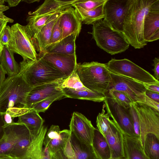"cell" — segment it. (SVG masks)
I'll return each instance as SVG.
<instances>
[{
	"mask_svg": "<svg viewBox=\"0 0 159 159\" xmlns=\"http://www.w3.org/2000/svg\"><path fill=\"white\" fill-rule=\"evenodd\" d=\"M14 122L4 126L5 134L0 140V155L10 154L16 142V136Z\"/></svg>",
	"mask_w": 159,
	"mask_h": 159,
	"instance_id": "4dcf8cb0",
	"label": "cell"
},
{
	"mask_svg": "<svg viewBox=\"0 0 159 159\" xmlns=\"http://www.w3.org/2000/svg\"><path fill=\"white\" fill-rule=\"evenodd\" d=\"M44 120L35 111H29L18 116L17 123L24 125L28 129L33 139L39 132L43 125Z\"/></svg>",
	"mask_w": 159,
	"mask_h": 159,
	"instance_id": "603a6c76",
	"label": "cell"
},
{
	"mask_svg": "<svg viewBox=\"0 0 159 159\" xmlns=\"http://www.w3.org/2000/svg\"><path fill=\"white\" fill-rule=\"evenodd\" d=\"M103 102L107 113L123 134L138 139L134 131L129 107L120 105L108 97L106 96Z\"/></svg>",
	"mask_w": 159,
	"mask_h": 159,
	"instance_id": "9c48e42d",
	"label": "cell"
},
{
	"mask_svg": "<svg viewBox=\"0 0 159 159\" xmlns=\"http://www.w3.org/2000/svg\"><path fill=\"white\" fill-rule=\"evenodd\" d=\"M104 3L96 8L89 11L84 10L79 8H74L80 16L83 23L93 25L96 22L104 18Z\"/></svg>",
	"mask_w": 159,
	"mask_h": 159,
	"instance_id": "1f68e13d",
	"label": "cell"
},
{
	"mask_svg": "<svg viewBox=\"0 0 159 159\" xmlns=\"http://www.w3.org/2000/svg\"><path fill=\"white\" fill-rule=\"evenodd\" d=\"M4 125L3 116L0 114V140L4 135L5 132L4 129Z\"/></svg>",
	"mask_w": 159,
	"mask_h": 159,
	"instance_id": "bcb514c9",
	"label": "cell"
},
{
	"mask_svg": "<svg viewBox=\"0 0 159 159\" xmlns=\"http://www.w3.org/2000/svg\"><path fill=\"white\" fill-rule=\"evenodd\" d=\"M70 134L69 130H61L58 125H52L47 132L43 145L47 147L52 154L55 153L65 147Z\"/></svg>",
	"mask_w": 159,
	"mask_h": 159,
	"instance_id": "ac0fdd59",
	"label": "cell"
},
{
	"mask_svg": "<svg viewBox=\"0 0 159 159\" xmlns=\"http://www.w3.org/2000/svg\"><path fill=\"white\" fill-rule=\"evenodd\" d=\"M77 36L76 34L69 35L48 47L45 52L69 55H76L75 40Z\"/></svg>",
	"mask_w": 159,
	"mask_h": 159,
	"instance_id": "cb8c5ba5",
	"label": "cell"
},
{
	"mask_svg": "<svg viewBox=\"0 0 159 159\" xmlns=\"http://www.w3.org/2000/svg\"><path fill=\"white\" fill-rule=\"evenodd\" d=\"M11 27L6 25L0 35V41L4 46H8L10 39Z\"/></svg>",
	"mask_w": 159,
	"mask_h": 159,
	"instance_id": "ab89813d",
	"label": "cell"
},
{
	"mask_svg": "<svg viewBox=\"0 0 159 159\" xmlns=\"http://www.w3.org/2000/svg\"><path fill=\"white\" fill-rule=\"evenodd\" d=\"M105 106L103 103L101 113H99L96 119V125L98 129L105 137L109 128L111 120L108 113H106L104 109Z\"/></svg>",
	"mask_w": 159,
	"mask_h": 159,
	"instance_id": "836d02e7",
	"label": "cell"
},
{
	"mask_svg": "<svg viewBox=\"0 0 159 159\" xmlns=\"http://www.w3.org/2000/svg\"><path fill=\"white\" fill-rule=\"evenodd\" d=\"M21 1H23L27 2L28 3H33L35 2H38L39 1V0H23Z\"/></svg>",
	"mask_w": 159,
	"mask_h": 159,
	"instance_id": "f5cc1de1",
	"label": "cell"
},
{
	"mask_svg": "<svg viewBox=\"0 0 159 159\" xmlns=\"http://www.w3.org/2000/svg\"><path fill=\"white\" fill-rule=\"evenodd\" d=\"M7 23L5 20L0 19V35L3 29L7 25Z\"/></svg>",
	"mask_w": 159,
	"mask_h": 159,
	"instance_id": "816d5d0a",
	"label": "cell"
},
{
	"mask_svg": "<svg viewBox=\"0 0 159 159\" xmlns=\"http://www.w3.org/2000/svg\"><path fill=\"white\" fill-rule=\"evenodd\" d=\"M105 137L110 148L111 158L125 157L123 134L112 120Z\"/></svg>",
	"mask_w": 159,
	"mask_h": 159,
	"instance_id": "ffe728a7",
	"label": "cell"
},
{
	"mask_svg": "<svg viewBox=\"0 0 159 159\" xmlns=\"http://www.w3.org/2000/svg\"><path fill=\"white\" fill-rule=\"evenodd\" d=\"M6 72L0 64V86L6 79Z\"/></svg>",
	"mask_w": 159,
	"mask_h": 159,
	"instance_id": "c3c4849f",
	"label": "cell"
},
{
	"mask_svg": "<svg viewBox=\"0 0 159 159\" xmlns=\"http://www.w3.org/2000/svg\"><path fill=\"white\" fill-rule=\"evenodd\" d=\"M123 135L125 158L128 159H150L145 154L143 146L139 140Z\"/></svg>",
	"mask_w": 159,
	"mask_h": 159,
	"instance_id": "d4e9b609",
	"label": "cell"
},
{
	"mask_svg": "<svg viewBox=\"0 0 159 159\" xmlns=\"http://www.w3.org/2000/svg\"><path fill=\"white\" fill-rule=\"evenodd\" d=\"M52 154L48 148L44 146L40 159H51Z\"/></svg>",
	"mask_w": 159,
	"mask_h": 159,
	"instance_id": "ee69618b",
	"label": "cell"
},
{
	"mask_svg": "<svg viewBox=\"0 0 159 159\" xmlns=\"http://www.w3.org/2000/svg\"><path fill=\"white\" fill-rule=\"evenodd\" d=\"M106 96L111 98L118 104L126 108L129 107L134 103L125 93L114 89H110Z\"/></svg>",
	"mask_w": 159,
	"mask_h": 159,
	"instance_id": "e575fe53",
	"label": "cell"
},
{
	"mask_svg": "<svg viewBox=\"0 0 159 159\" xmlns=\"http://www.w3.org/2000/svg\"><path fill=\"white\" fill-rule=\"evenodd\" d=\"M107 0H75L72 3V7L79 8L85 11L94 9L104 3Z\"/></svg>",
	"mask_w": 159,
	"mask_h": 159,
	"instance_id": "8d00e7d4",
	"label": "cell"
},
{
	"mask_svg": "<svg viewBox=\"0 0 159 159\" xmlns=\"http://www.w3.org/2000/svg\"><path fill=\"white\" fill-rule=\"evenodd\" d=\"M5 2L4 0H0V19L7 22L12 23L14 20L6 16L3 13L9 8L8 6L4 5Z\"/></svg>",
	"mask_w": 159,
	"mask_h": 159,
	"instance_id": "60d3db41",
	"label": "cell"
},
{
	"mask_svg": "<svg viewBox=\"0 0 159 159\" xmlns=\"http://www.w3.org/2000/svg\"><path fill=\"white\" fill-rule=\"evenodd\" d=\"M19 65V74L33 88L67 78L52 64L39 57L35 61L23 60Z\"/></svg>",
	"mask_w": 159,
	"mask_h": 159,
	"instance_id": "3957f363",
	"label": "cell"
},
{
	"mask_svg": "<svg viewBox=\"0 0 159 159\" xmlns=\"http://www.w3.org/2000/svg\"><path fill=\"white\" fill-rule=\"evenodd\" d=\"M129 0H107L104 4L103 20L114 29L121 32Z\"/></svg>",
	"mask_w": 159,
	"mask_h": 159,
	"instance_id": "4fadbf2b",
	"label": "cell"
},
{
	"mask_svg": "<svg viewBox=\"0 0 159 159\" xmlns=\"http://www.w3.org/2000/svg\"><path fill=\"white\" fill-rule=\"evenodd\" d=\"M153 63L152 65L154 68L152 70L154 72V77L158 81L159 78V58L158 57H155L153 60Z\"/></svg>",
	"mask_w": 159,
	"mask_h": 159,
	"instance_id": "b9f144b4",
	"label": "cell"
},
{
	"mask_svg": "<svg viewBox=\"0 0 159 159\" xmlns=\"http://www.w3.org/2000/svg\"><path fill=\"white\" fill-rule=\"evenodd\" d=\"M51 159H57L52 154L51 156Z\"/></svg>",
	"mask_w": 159,
	"mask_h": 159,
	"instance_id": "9f6ffc18",
	"label": "cell"
},
{
	"mask_svg": "<svg viewBox=\"0 0 159 159\" xmlns=\"http://www.w3.org/2000/svg\"><path fill=\"white\" fill-rule=\"evenodd\" d=\"M62 80L33 87L28 94L24 108L29 109L43 100L63 93L60 87Z\"/></svg>",
	"mask_w": 159,
	"mask_h": 159,
	"instance_id": "e0dca14e",
	"label": "cell"
},
{
	"mask_svg": "<svg viewBox=\"0 0 159 159\" xmlns=\"http://www.w3.org/2000/svg\"><path fill=\"white\" fill-rule=\"evenodd\" d=\"M16 140L10 154L18 159L25 155L33 140L30 131L23 124L14 123Z\"/></svg>",
	"mask_w": 159,
	"mask_h": 159,
	"instance_id": "44dd1931",
	"label": "cell"
},
{
	"mask_svg": "<svg viewBox=\"0 0 159 159\" xmlns=\"http://www.w3.org/2000/svg\"><path fill=\"white\" fill-rule=\"evenodd\" d=\"M91 34L97 45L111 55L125 52L130 45L122 32L114 29L102 19L93 24Z\"/></svg>",
	"mask_w": 159,
	"mask_h": 159,
	"instance_id": "5b68a950",
	"label": "cell"
},
{
	"mask_svg": "<svg viewBox=\"0 0 159 159\" xmlns=\"http://www.w3.org/2000/svg\"><path fill=\"white\" fill-rule=\"evenodd\" d=\"M10 39L8 45L14 53L21 55L23 60L35 61L39 58L35 48L25 26L16 23L11 26Z\"/></svg>",
	"mask_w": 159,
	"mask_h": 159,
	"instance_id": "8992f818",
	"label": "cell"
},
{
	"mask_svg": "<svg viewBox=\"0 0 159 159\" xmlns=\"http://www.w3.org/2000/svg\"><path fill=\"white\" fill-rule=\"evenodd\" d=\"M0 159H18L14 157L10 154H6L0 155Z\"/></svg>",
	"mask_w": 159,
	"mask_h": 159,
	"instance_id": "f907efd6",
	"label": "cell"
},
{
	"mask_svg": "<svg viewBox=\"0 0 159 159\" xmlns=\"http://www.w3.org/2000/svg\"><path fill=\"white\" fill-rule=\"evenodd\" d=\"M65 97L63 93L48 98L32 105L29 108L35 111L38 113L45 112L54 101Z\"/></svg>",
	"mask_w": 159,
	"mask_h": 159,
	"instance_id": "d590c367",
	"label": "cell"
},
{
	"mask_svg": "<svg viewBox=\"0 0 159 159\" xmlns=\"http://www.w3.org/2000/svg\"><path fill=\"white\" fill-rule=\"evenodd\" d=\"M143 148L150 159H159V138L155 134L149 133L146 135Z\"/></svg>",
	"mask_w": 159,
	"mask_h": 159,
	"instance_id": "d6a6232c",
	"label": "cell"
},
{
	"mask_svg": "<svg viewBox=\"0 0 159 159\" xmlns=\"http://www.w3.org/2000/svg\"><path fill=\"white\" fill-rule=\"evenodd\" d=\"M145 93L149 98L159 103V94L158 93L147 90Z\"/></svg>",
	"mask_w": 159,
	"mask_h": 159,
	"instance_id": "f6af8a7d",
	"label": "cell"
},
{
	"mask_svg": "<svg viewBox=\"0 0 159 159\" xmlns=\"http://www.w3.org/2000/svg\"><path fill=\"white\" fill-rule=\"evenodd\" d=\"M21 1V0H4L5 2H7L8 3L9 7H12L17 6Z\"/></svg>",
	"mask_w": 159,
	"mask_h": 159,
	"instance_id": "681fc988",
	"label": "cell"
},
{
	"mask_svg": "<svg viewBox=\"0 0 159 159\" xmlns=\"http://www.w3.org/2000/svg\"><path fill=\"white\" fill-rule=\"evenodd\" d=\"M52 154L57 159H99L92 145L81 141L71 132L65 147Z\"/></svg>",
	"mask_w": 159,
	"mask_h": 159,
	"instance_id": "7c38bea8",
	"label": "cell"
},
{
	"mask_svg": "<svg viewBox=\"0 0 159 159\" xmlns=\"http://www.w3.org/2000/svg\"><path fill=\"white\" fill-rule=\"evenodd\" d=\"M109 159H128L127 158H126L125 157H123V158H111Z\"/></svg>",
	"mask_w": 159,
	"mask_h": 159,
	"instance_id": "11a10c76",
	"label": "cell"
},
{
	"mask_svg": "<svg viewBox=\"0 0 159 159\" xmlns=\"http://www.w3.org/2000/svg\"><path fill=\"white\" fill-rule=\"evenodd\" d=\"M77 73L83 85L90 90L107 94L111 83V73L106 64L97 61L78 63Z\"/></svg>",
	"mask_w": 159,
	"mask_h": 159,
	"instance_id": "277c9868",
	"label": "cell"
},
{
	"mask_svg": "<svg viewBox=\"0 0 159 159\" xmlns=\"http://www.w3.org/2000/svg\"><path fill=\"white\" fill-rule=\"evenodd\" d=\"M3 116L4 125L10 124L14 122L13 121L14 118L12 117L10 114L6 113Z\"/></svg>",
	"mask_w": 159,
	"mask_h": 159,
	"instance_id": "7dc6e473",
	"label": "cell"
},
{
	"mask_svg": "<svg viewBox=\"0 0 159 159\" xmlns=\"http://www.w3.org/2000/svg\"><path fill=\"white\" fill-rule=\"evenodd\" d=\"M69 126L70 132L80 140L92 145L95 128L84 115L78 112H73Z\"/></svg>",
	"mask_w": 159,
	"mask_h": 159,
	"instance_id": "5bb4252c",
	"label": "cell"
},
{
	"mask_svg": "<svg viewBox=\"0 0 159 159\" xmlns=\"http://www.w3.org/2000/svg\"><path fill=\"white\" fill-rule=\"evenodd\" d=\"M4 46L1 43L0 41V54L2 51Z\"/></svg>",
	"mask_w": 159,
	"mask_h": 159,
	"instance_id": "db71d44e",
	"label": "cell"
},
{
	"mask_svg": "<svg viewBox=\"0 0 159 159\" xmlns=\"http://www.w3.org/2000/svg\"><path fill=\"white\" fill-rule=\"evenodd\" d=\"M143 84L147 90L159 93V82L151 84Z\"/></svg>",
	"mask_w": 159,
	"mask_h": 159,
	"instance_id": "7bdbcfd3",
	"label": "cell"
},
{
	"mask_svg": "<svg viewBox=\"0 0 159 159\" xmlns=\"http://www.w3.org/2000/svg\"><path fill=\"white\" fill-rule=\"evenodd\" d=\"M92 146L95 153L99 159H109L111 158L110 148L106 138L96 128Z\"/></svg>",
	"mask_w": 159,
	"mask_h": 159,
	"instance_id": "f546056e",
	"label": "cell"
},
{
	"mask_svg": "<svg viewBox=\"0 0 159 159\" xmlns=\"http://www.w3.org/2000/svg\"><path fill=\"white\" fill-rule=\"evenodd\" d=\"M48 129L43 125L34 139L24 156L21 159H40L43 148V142Z\"/></svg>",
	"mask_w": 159,
	"mask_h": 159,
	"instance_id": "f1b7e54d",
	"label": "cell"
},
{
	"mask_svg": "<svg viewBox=\"0 0 159 159\" xmlns=\"http://www.w3.org/2000/svg\"><path fill=\"white\" fill-rule=\"evenodd\" d=\"M143 35L147 43L159 39V0H156L145 16Z\"/></svg>",
	"mask_w": 159,
	"mask_h": 159,
	"instance_id": "2e32d148",
	"label": "cell"
},
{
	"mask_svg": "<svg viewBox=\"0 0 159 159\" xmlns=\"http://www.w3.org/2000/svg\"><path fill=\"white\" fill-rule=\"evenodd\" d=\"M111 76L112 80L109 90L113 89L124 93L133 103L145 104L148 96L145 93L147 89L143 83L111 73Z\"/></svg>",
	"mask_w": 159,
	"mask_h": 159,
	"instance_id": "8fae6325",
	"label": "cell"
},
{
	"mask_svg": "<svg viewBox=\"0 0 159 159\" xmlns=\"http://www.w3.org/2000/svg\"><path fill=\"white\" fill-rule=\"evenodd\" d=\"M156 0H129L124 16L122 33L130 45L140 49L147 43L143 37L144 18Z\"/></svg>",
	"mask_w": 159,
	"mask_h": 159,
	"instance_id": "6da1fadb",
	"label": "cell"
},
{
	"mask_svg": "<svg viewBox=\"0 0 159 159\" xmlns=\"http://www.w3.org/2000/svg\"><path fill=\"white\" fill-rule=\"evenodd\" d=\"M129 111L132 119L134 131L139 139L140 134L139 121L138 114L133 104L129 107Z\"/></svg>",
	"mask_w": 159,
	"mask_h": 159,
	"instance_id": "f35d334b",
	"label": "cell"
},
{
	"mask_svg": "<svg viewBox=\"0 0 159 159\" xmlns=\"http://www.w3.org/2000/svg\"><path fill=\"white\" fill-rule=\"evenodd\" d=\"M33 88L19 74L8 76L0 86V114L11 116L24 108Z\"/></svg>",
	"mask_w": 159,
	"mask_h": 159,
	"instance_id": "7a4b0ae2",
	"label": "cell"
},
{
	"mask_svg": "<svg viewBox=\"0 0 159 159\" xmlns=\"http://www.w3.org/2000/svg\"><path fill=\"white\" fill-rule=\"evenodd\" d=\"M38 55L39 57L52 64L67 77L75 71L78 64L76 55L45 52Z\"/></svg>",
	"mask_w": 159,
	"mask_h": 159,
	"instance_id": "9a60e30c",
	"label": "cell"
},
{
	"mask_svg": "<svg viewBox=\"0 0 159 159\" xmlns=\"http://www.w3.org/2000/svg\"><path fill=\"white\" fill-rule=\"evenodd\" d=\"M14 54L8 46H4L0 54V64L8 76L16 75L19 73V65L15 61Z\"/></svg>",
	"mask_w": 159,
	"mask_h": 159,
	"instance_id": "4316f807",
	"label": "cell"
},
{
	"mask_svg": "<svg viewBox=\"0 0 159 159\" xmlns=\"http://www.w3.org/2000/svg\"><path fill=\"white\" fill-rule=\"evenodd\" d=\"M74 0H46L30 15H36L63 11L72 6Z\"/></svg>",
	"mask_w": 159,
	"mask_h": 159,
	"instance_id": "83f0119b",
	"label": "cell"
},
{
	"mask_svg": "<svg viewBox=\"0 0 159 159\" xmlns=\"http://www.w3.org/2000/svg\"><path fill=\"white\" fill-rule=\"evenodd\" d=\"M60 18L57 21L53 27L48 47L59 42L61 39L62 30L60 25Z\"/></svg>",
	"mask_w": 159,
	"mask_h": 159,
	"instance_id": "74e56055",
	"label": "cell"
},
{
	"mask_svg": "<svg viewBox=\"0 0 159 159\" xmlns=\"http://www.w3.org/2000/svg\"><path fill=\"white\" fill-rule=\"evenodd\" d=\"M138 115L140 127L139 140L143 147L146 135L152 133L159 138V112L143 103H134Z\"/></svg>",
	"mask_w": 159,
	"mask_h": 159,
	"instance_id": "30bf717a",
	"label": "cell"
},
{
	"mask_svg": "<svg viewBox=\"0 0 159 159\" xmlns=\"http://www.w3.org/2000/svg\"><path fill=\"white\" fill-rule=\"evenodd\" d=\"M60 87L65 97L97 102L104 101L106 98L105 95L92 92L86 88L81 82L76 70L61 80Z\"/></svg>",
	"mask_w": 159,
	"mask_h": 159,
	"instance_id": "ba28073f",
	"label": "cell"
},
{
	"mask_svg": "<svg viewBox=\"0 0 159 159\" xmlns=\"http://www.w3.org/2000/svg\"><path fill=\"white\" fill-rule=\"evenodd\" d=\"M62 11L58 12L49 19L45 25L38 33L33 40L39 54L44 53L49 44L53 27L61 15Z\"/></svg>",
	"mask_w": 159,
	"mask_h": 159,
	"instance_id": "7402d4cb",
	"label": "cell"
},
{
	"mask_svg": "<svg viewBox=\"0 0 159 159\" xmlns=\"http://www.w3.org/2000/svg\"><path fill=\"white\" fill-rule=\"evenodd\" d=\"M82 23L80 17L74 7L71 6L63 10L60 18V25L62 30L60 40L73 34H76L78 36Z\"/></svg>",
	"mask_w": 159,
	"mask_h": 159,
	"instance_id": "d6986e66",
	"label": "cell"
},
{
	"mask_svg": "<svg viewBox=\"0 0 159 159\" xmlns=\"http://www.w3.org/2000/svg\"><path fill=\"white\" fill-rule=\"evenodd\" d=\"M61 11H62L53 12L44 14L36 15H30L28 17L26 20L28 23L25 27L27 32L32 41L36 35L44 26L51 16L54 14Z\"/></svg>",
	"mask_w": 159,
	"mask_h": 159,
	"instance_id": "484cf974",
	"label": "cell"
},
{
	"mask_svg": "<svg viewBox=\"0 0 159 159\" xmlns=\"http://www.w3.org/2000/svg\"><path fill=\"white\" fill-rule=\"evenodd\" d=\"M106 65L111 73L143 83L159 82L149 72L126 58L120 60L112 58Z\"/></svg>",
	"mask_w": 159,
	"mask_h": 159,
	"instance_id": "52a82bcc",
	"label": "cell"
}]
</instances>
